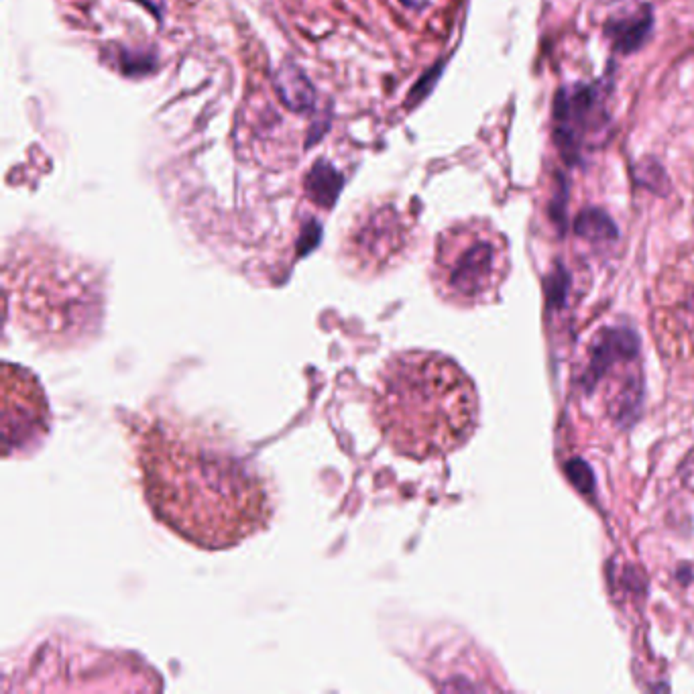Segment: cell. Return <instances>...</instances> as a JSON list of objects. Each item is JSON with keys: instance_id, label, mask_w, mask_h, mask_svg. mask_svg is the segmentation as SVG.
Returning <instances> with one entry per match:
<instances>
[{"instance_id": "cell-5", "label": "cell", "mask_w": 694, "mask_h": 694, "mask_svg": "<svg viewBox=\"0 0 694 694\" xmlns=\"http://www.w3.org/2000/svg\"><path fill=\"white\" fill-rule=\"evenodd\" d=\"M19 320L31 334L78 338L96 322L98 300L80 277L62 273L21 275L15 289Z\"/></svg>"}, {"instance_id": "cell-4", "label": "cell", "mask_w": 694, "mask_h": 694, "mask_svg": "<svg viewBox=\"0 0 694 694\" xmlns=\"http://www.w3.org/2000/svg\"><path fill=\"white\" fill-rule=\"evenodd\" d=\"M650 324L664 363L694 379V245L680 247L660 267Z\"/></svg>"}, {"instance_id": "cell-3", "label": "cell", "mask_w": 694, "mask_h": 694, "mask_svg": "<svg viewBox=\"0 0 694 694\" xmlns=\"http://www.w3.org/2000/svg\"><path fill=\"white\" fill-rule=\"evenodd\" d=\"M511 269L509 243L487 220L452 224L436 241L432 285L440 300L458 308L491 304Z\"/></svg>"}, {"instance_id": "cell-1", "label": "cell", "mask_w": 694, "mask_h": 694, "mask_svg": "<svg viewBox=\"0 0 694 694\" xmlns=\"http://www.w3.org/2000/svg\"><path fill=\"white\" fill-rule=\"evenodd\" d=\"M137 458L151 511L190 544L230 548L269 524L273 505L263 479L202 434L153 424L141 434Z\"/></svg>"}, {"instance_id": "cell-2", "label": "cell", "mask_w": 694, "mask_h": 694, "mask_svg": "<svg viewBox=\"0 0 694 694\" xmlns=\"http://www.w3.org/2000/svg\"><path fill=\"white\" fill-rule=\"evenodd\" d=\"M373 418L397 454L440 458L475 434L479 393L450 357L434 351L399 353L377 375Z\"/></svg>"}, {"instance_id": "cell-6", "label": "cell", "mask_w": 694, "mask_h": 694, "mask_svg": "<svg viewBox=\"0 0 694 694\" xmlns=\"http://www.w3.org/2000/svg\"><path fill=\"white\" fill-rule=\"evenodd\" d=\"M49 408L39 381L19 365L3 367V450L21 452L45 436Z\"/></svg>"}]
</instances>
